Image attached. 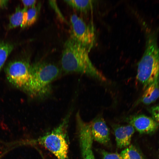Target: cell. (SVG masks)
I'll return each mask as SVG.
<instances>
[{
    "instance_id": "obj_17",
    "label": "cell",
    "mask_w": 159,
    "mask_h": 159,
    "mask_svg": "<svg viewBox=\"0 0 159 159\" xmlns=\"http://www.w3.org/2000/svg\"><path fill=\"white\" fill-rule=\"evenodd\" d=\"M102 159H123L120 154L117 153H111L104 150H100Z\"/></svg>"
},
{
    "instance_id": "obj_6",
    "label": "cell",
    "mask_w": 159,
    "mask_h": 159,
    "mask_svg": "<svg viewBox=\"0 0 159 159\" xmlns=\"http://www.w3.org/2000/svg\"><path fill=\"white\" fill-rule=\"evenodd\" d=\"M70 38L90 51L95 42L94 29L93 26L87 24L79 17L74 23L71 25Z\"/></svg>"
},
{
    "instance_id": "obj_5",
    "label": "cell",
    "mask_w": 159,
    "mask_h": 159,
    "mask_svg": "<svg viewBox=\"0 0 159 159\" xmlns=\"http://www.w3.org/2000/svg\"><path fill=\"white\" fill-rule=\"evenodd\" d=\"M31 65L28 61L16 60L9 63L6 68V76L9 82L25 92L31 79Z\"/></svg>"
},
{
    "instance_id": "obj_1",
    "label": "cell",
    "mask_w": 159,
    "mask_h": 159,
    "mask_svg": "<svg viewBox=\"0 0 159 159\" xmlns=\"http://www.w3.org/2000/svg\"><path fill=\"white\" fill-rule=\"evenodd\" d=\"M90 51L70 38L65 42L61 59L62 69L67 73L84 74L102 82L106 77L92 63L89 56Z\"/></svg>"
},
{
    "instance_id": "obj_8",
    "label": "cell",
    "mask_w": 159,
    "mask_h": 159,
    "mask_svg": "<svg viewBox=\"0 0 159 159\" xmlns=\"http://www.w3.org/2000/svg\"><path fill=\"white\" fill-rule=\"evenodd\" d=\"M130 124L141 134L153 133L158 129L159 123L152 118L144 115H134L127 118Z\"/></svg>"
},
{
    "instance_id": "obj_15",
    "label": "cell",
    "mask_w": 159,
    "mask_h": 159,
    "mask_svg": "<svg viewBox=\"0 0 159 159\" xmlns=\"http://www.w3.org/2000/svg\"><path fill=\"white\" fill-rule=\"evenodd\" d=\"M14 48V45L11 44L0 42V71Z\"/></svg>"
},
{
    "instance_id": "obj_3",
    "label": "cell",
    "mask_w": 159,
    "mask_h": 159,
    "mask_svg": "<svg viewBox=\"0 0 159 159\" xmlns=\"http://www.w3.org/2000/svg\"><path fill=\"white\" fill-rule=\"evenodd\" d=\"M31 79L26 93L33 97L44 96L48 93L52 82L60 70L56 65L44 61L31 64Z\"/></svg>"
},
{
    "instance_id": "obj_4",
    "label": "cell",
    "mask_w": 159,
    "mask_h": 159,
    "mask_svg": "<svg viewBox=\"0 0 159 159\" xmlns=\"http://www.w3.org/2000/svg\"><path fill=\"white\" fill-rule=\"evenodd\" d=\"M70 114V113L68 114L57 127L37 139L31 140L30 143L44 147L57 159H69L67 129Z\"/></svg>"
},
{
    "instance_id": "obj_9",
    "label": "cell",
    "mask_w": 159,
    "mask_h": 159,
    "mask_svg": "<svg viewBox=\"0 0 159 159\" xmlns=\"http://www.w3.org/2000/svg\"><path fill=\"white\" fill-rule=\"evenodd\" d=\"M93 140L103 145L110 141V132L103 118L98 115L90 122Z\"/></svg>"
},
{
    "instance_id": "obj_14",
    "label": "cell",
    "mask_w": 159,
    "mask_h": 159,
    "mask_svg": "<svg viewBox=\"0 0 159 159\" xmlns=\"http://www.w3.org/2000/svg\"><path fill=\"white\" fill-rule=\"evenodd\" d=\"M120 154L123 159H145L140 151L132 145L123 150Z\"/></svg>"
},
{
    "instance_id": "obj_13",
    "label": "cell",
    "mask_w": 159,
    "mask_h": 159,
    "mask_svg": "<svg viewBox=\"0 0 159 159\" xmlns=\"http://www.w3.org/2000/svg\"><path fill=\"white\" fill-rule=\"evenodd\" d=\"M70 6L83 12H86L92 7L94 1L92 0H67L64 1Z\"/></svg>"
},
{
    "instance_id": "obj_10",
    "label": "cell",
    "mask_w": 159,
    "mask_h": 159,
    "mask_svg": "<svg viewBox=\"0 0 159 159\" xmlns=\"http://www.w3.org/2000/svg\"><path fill=\"white\" fill-rule=\"evenodd\" d=\"M114 132L117 146L120 149L129 146L135 129L130 125H115Z\"/></svg>"
},
{
    "instance_id": "obj_20",
    "label": "cell",
    "mask_w": 159,
    "mask_h": 159,
    "mask_svg": "<svg viewBox=\"0 0 159 159\" xmlns=\"http://www.w3.org/2000/svg\"><path fill=\"white\" fill-rule=\"evenodd\" d=\"M79 17L76 14H73L72 15L70 19V21L71 24H72L74 23L78 19Z\"/></svg>"
},
{
    "instance_id": "obj_11",
    "label": "cell",
    "mask_w": 159,
    "mask_h": 159,
    "mask_svg": "<svg viewBox=\"0 0 159 159\" xmlns=\"http://www.w3.org/2000/svg\"><path fill=\"white\" fill-rule=\"evenodd\" d=\"M159 97V77L145 89L138 102L149 105L155 102Z\"/></svg>"
},
{
    "instance_id": "obj_19",
    "label": "cell",
    "mask_w": 159,
    "mask_h": 159,
    "mask_svg": "<svg viewBox=\"0 0 159 159\" xmlns=\"http://www.w3.org/2000/svg\"><path fill=\"white\" fill-rule=\"evenodd\" d=\"M22 3L24 6V8L27 9L35 6L36 0H22Z\"/></svg>"
},
{
    "instance_id": "obj_16",
    "label": "cell",
    "mask_w": 159,
    "mask_h": 159,
    "mask_svg": "<svg viewBox=\"0 0 159 159\" xmlns=\"http://www.w3.org/2000/svg\"><path fill=\"white\" fill-rule=\"evenodd\" d=\"M41 7V4L39 3L37 6L27 9V19L25 27L32 25L36 21Z\"/></svg>"
},
{
    "instance_id": "obj_21",
    "label": "cell",
    "mask_w": 159,
    "mask_h": 159,
    "mask_svg": "<svg viewBox=\"0 0 159 159\" xmlns=\"http://www.w3.org/2000/svg\"><path fill=\"white\" fill-rule=\"evenodd\" d=\"M9 1L6 0H0V8L6 7Z\"/></svg>"
},
{
    "instance_id": "obj_2",
    "label": "cell",
    "mask_w": 159,
    "mask_h": 159,
    "mask_svg": "<svg viewBox=\"0 0 159 159\" xmlns=\"http://www.w3.org/2000/svg\"><path fill=\"white\" fill-rule=\"evenodd\" d=\"M159 77V47L157 33L151 32L147 35L145 48L139 62L136 78L145 90Z\"/></svg>"
},
{
    "instance_id": "obj_12",
    "label": "cell",
    "mask_w": 159,
    "mask_h": 159,
    "mask_svg": "<svg viewBox=\"0 0 159 159\" xmlns=\"http://www.w3.org/2000/svg\"><path fill=\"white\" fill-rule=\"evenodd\" d=\"M26 9H21L19 5L17 6L14 13L9 17L8 28L12 29L22 25L23 23L24 12Z\"/></svg>"
},
{
    "instance_id": "obj_7",
    "label": "cell",
    "mask_w": 159,
    "mask_h": 159,
    "mask_svg": "<svg viewBox=\"0 0 159 159\" xmlns=\"http://www.w3.org/2000/svg\"><path fill=\"white\" fill-rule=\"evenodd\" d=\"M78 136L82 159H95L92 150L93 139L90 123L84 122L79 112L76 115Z\"/></svg>"
},
{
    "instance_id": "obj_18",
    "label": "cell",
    "mask_w": 159,
    "mask_h": 159,
    "mask_svg": "<svg viewBox=\"0 0 159 159\" xmlns=\"http://www.w3.org/2000/svg\"><path fill=\"white\" fill-rule=\"evenodd\" d=\"M149 111L152 115V118L159 123V104L150 107Z\"/></svg>"
}]
</instances>
